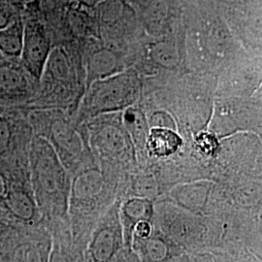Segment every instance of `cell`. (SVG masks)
<instances>
[{
    "label": "cell",
    "mask_w": 262,
    "mask_h": 262,
    "mask_svg": "<svg viewBox=\"0 0 262 262\" xmlns=\"http://www.w3.org/2000/svg\"><path fill=\"white\" fill-rule=\"evenodd\" d=\"M107 187L103 171L88 167L76 174L70 183L69 205L76 208L92 207L105 192Z\"/></svg>",
    "instance_id": "52a82bcc"
},
{
    "label": "cell",
    "mask_w": 262,
    "mask_h": 262,
    "mask_svg": "<svg viewBox=\"0 0 262 262\" xmlns=\"http://www.w3.org/2000/svg\"><path fill=\"white\" fill-rule=\"evenodd\" d=\"M131 251L136 254L140 262H169L176 257L178 248L158 228L149 238L132 240Z\"/></svg>",
    "instance_id": "ba28073f"
},
{
    "label": "cell",
    "mask_w": 262,
    "mask_h": 262,
    "mask_svg": "<svg viewBox=\"0 0 262 262\" xmlns=\"http://www.w3.org/2000/svg\"><path fill=\"white\" fill-rule=\"evenodd\" d=\"M19 19L21 18L18 10L13 7L7 0H0V30L12 26Z\"/></svg>",
    "instance_id": "7402d4cb"
},
{
    "label": "cell",
    "mask_w": 262,
    "mask_h": 262,
    "mask_svg": "<svg viewBox=\"0 0 262 262\" xmlns=\"http://www.w3.org/2000/svg\"><path fill=\"white\" fill-rule=\"evenodd\" d=\"M210 187L208 183H193L176 188L172 192V196L178 202L182 209L190 212L201 211L209 195Z\"/></svg>",
    "instance_id": "5bb4252c"
},
{
    "label": "cell",
    "mask_w": 262,
    "mask_h": 262,
    "mask_svg": "<svg viewBox=\"0 0 262 262\" xmlns=\"http://www.w3.org/2000/svg\"><path fill=\"white\" fill-rule=\"evenodd\" d=\"M159 217V230L180 249L204 248L208 245L204 227L184 209L164 205Z\"/></svg>",
    "instance_id": "277c9868"
},
{
    "label": "cell",
    "mask_w": 262,
    "mask_h": 262,
    "mask_svg": "<svg viewBox=\"0 0 262 262\" xmlns=\"http://www.w3.org/2000/svg\"><path fill=\"white\" fill-rule=\"evenodd\" d=\"M194 145L196 150L203 156L214 158L219 152L220 140L215 133L209 131H201L197 133L194 138Z\"/></svg>",
    "instance_id": "ac0fdd59"
},
{
    "label": "cell",
    "mask_w": 262,
    "mask_h": 262,
    "mask_svg": "<svg viewBox=\"0 0 262 262\" xmlns=\"http://www.w3.org/2000/svg\"><path fill=\"white\" fill-rule=\"evenodd\" d=\"M77 260L78 259L67 253L61 246L52 243L47 262H77Z\"/></svg>",
    "instance_id": "d4e9b609"
},
{
    "label": "cell",
    "mask_w": 262,
    "mask_h": 262,
    "mask_svg": "<svg viewBox=\"0 0 262 262\" xmlns=\"http://www.w3.org/2000/svg\"><path fill=\"white\" fill-rule=\"evenodd\" d=\"M122 126L128 134L135 150L145 152L150 125L144 112L133 106L125 109L122 116Z\"/></svg>",
    "instance_id": "4fadbf2b"
},
{
    "label": "cell",
    "mask_w": 262,
    "mask_h": 262,
    "mask_svg": "<svg viewBox=\"0 0 262 262\" xmlns=\"http://www.w3.org/2000/svg\"><path fill=\"white\" fill-rule=\"evenodd\" d=\"M155 228H156V227L154 226L152 222L142 221L140 223H138L137 225L134 226V228H133V230H132L131 242H132V240H135V239L142 240V239L149 238L150 235L154 233Z\"/></svg>",
    "instance_id": "484cf974"
},
{
    "label": "cell",
    "mask_w": 262,
    "mask_h": 262,
    "mask_svg": "<svg viewBox=\"0 0 262 262\" xmlns=\"http://www.w3.org/2000/svg\"><path fill=\"white\" fill-rule=\"evenodd\" d=\"M46 69H50L51 74L56 80L66 81L69 77V66L66 56L60 55V53L56 52L49 56Z\"/></svg>",
    "instance_id": "d6986e66"
},
{
    "label": "cell",
    "mask_w": 262,
    "mask_h": 262,
    "mask_svg": "<svg viewBox=\"0 0 262 262\" xmlns=\"http://www.w3.org/2000/svg\"><path fill=\"white\" fill-rule=\"evenodd\" d=\"M110 262H140V260L131 249L123 248Z\"/></svg>",
    "instance_id": "4316f807"
},
{
    "label": "cell",
    "mask_w": 262,
    "mask_h": 262,
    "mask_svg": "<svg viewBox=\"0 0 262 262\" xmlns=\"http://www.w3.org/2000/svg\"><path fill=\"white\" fill-rule=\"evenodd\" d=\"M62 163L77 159L83 151V140L79 134L66 124H56L51 131V139H47Z\"/></svg>",
    "instance_id": "7c38bea8"
},
{
    "label": "cell",
    "mask_w": 262,
    "mask_h": 262,
    "mask_svg": "<svg viewBox=\"0 0 262 262\" xmlns=\"http://www.w3.org/2000/svg\"><path fill=\"white\" fill-rule=\"evenodd\" d=\"M84 1H88V2H93L94 0H84Z\"/></svg>",
    "instance_id": "f546056e"
},
{
    "label": "cell",
    "mask_w": 262,
    "mask_h": 262,
    "mask_svg": "<svg viewBox=\"0 0 262 262\" xmlns=\"http://www.w3.org/2000/svg\"><path fill=\"white\" fill-rule=\"evenodd\" d=\"M1 207L13 217L24 223H31L38 215V207L34 194L25 187L11 186L7 196Z\"/></svg>",
    "instance_id": "30bf717a"
},
{
    "label": "cell",
    "mask_w": 262,
    "mask_h": 262,
    "mask_svg": "<svg viewBox=\"0 0 262 262\" xmlns=\"http://www.w3.org/2000/svg\"><path fill=\"white\" fill-rule=\"evenodd\" d=\"M52 243L49 246L31 245L24 250L19 262H47Z\"/></svg>",
    "instance_id": "44dd1931"
},
{
    "label": "cell",
    "mask_w": 262,
    "mask_h": 262,
    "mask_svg": "<svg viewBox=\"0 0 262 262\" xmlns=\"http://www.w3.org/2000/svg\"><path fill=\"white\" fill-rule=\"evenodd\" d=\"M7 1L18 11L19 9H33V8H36L39 4V0H7Z\"/></svg>",
    "instance_id": "83f0119b"
},
{
    "label": "cell",
    "mask_w": 262,
    "mask_h": 262,
    "mask_svg": "<svg viewBox=\"0 0 262 262\" xmlns=\"http://www.w3.org/2000/svg\"><path fill=\"white\" fill-rule=\"evenodd\" d=\"M123 248L125 246L120 203L115 202L93 232L88 246L89 259L91 262H110Z\"/></svg>",
    "instance_id": "3957f363"
},
{
    "label": "cell",
    "mask_w": 262,
    "mask_h": 262,
    "mask_svg": "<svg viewBox=\"0 0 262 262\" xmlns=\"http://www.w3.org/2000/svg\"><path fill=\"white\" fill-rule=\"evenodd\" d=\"M31 179L38 207L63 214L69 206L70 181L66 165L44 137L32 141L29 150Z\"/></svg>",
    "instance_id": "6da1fadb"
},
{
    "label": "cell",
    "mask_w": 262,
    "mask_h": 262,
    "mask_svg": "<svg viewBox=\"0 0 262 262\" xmlns=\"http://www.w3.org/2000/svg\"><path fill=\"white\" fill-rule=\"evenodd\" d=\"M155 205L147 197L134 196L120 204V219L124 236V246L130 249L131 236L134 226L142 221L152 222Z\"/></svg>",
    "instance_id": "9c48e42d"
},
{
    "label": "cell",
    "mask_w": 262,
    "mask_h": 262,
    "mask_svg": "<svg viewBox=\"0 0 262 262\" xmlns=\"http://www.w3.org/2000/svg\"><path fill=\"white\" fill-rule=\"evenodd\" d=\"M51 42L44 26L38 21L25 24L20 60L24 70L34 80L40 81L45 72Z\"/></svg>",
    "instance_id": "8992f818"
},
{
    "label": "cell",
    "mask_w": 262,
    "mask_h": 262,
    "mask_svg": "<svg viewBox=\"0 0 262 262\" xmlns=\"http://www.w3.org/2000/svg\"><path fill=\"white\" fill-rule=\"evenodd\" d=\"M11 186L12 185L10 184V180L6 176V174L4 172L0 171V206H1L2 202L4 201L5 197L7 196Z\"/></svg>",
    "instance_id": "f1b7e54d"
},
{
    "label": "cell",
    "mask_w": 262,
    "mask_h": 262,
    "mask_svg": "<svg viewBox=\"0 0 262 262\" xmlns=\"http://www.w3.org/2000/svg\"><path fill=\"white\" fill-rule=\"evenodd\" d=\"M148 122L150 127H161L169 128L177 131V125L171 116L165 112L154 113L150 118L148 119Z\"/></svg>",
    "instance_id": "cb8c5ba5"
},
{
    "label": "cell",
    "mask_w": 262,
    "mask_h": 262,
    "mask_svg": "<svg viewBox=\"0 0 262 262\" xmlns=\"http://www.w3.org/2000/svg\"><path fill=\"white\" fill-rule=\"evenodd\" d=\"M89 142L95 154L110 162H129L136 157V150L128 134L123 126L114 122L93 124Z\"/></svg>",
    "instance_id": "5b68a950"
},
{
    "label": "cell",
    "mask_w": 262,
    "mask_h": 262,
    "mask_svg": "<svg viewBox=\"0 0 262 262\" xmlns=\"http://www.w3.org/2000/svg\"><path fill=\"white\" fill-rule=\"evenodd\" d=\"M141 84L133 72L95 80L84 98V112L91 117L122 111L133 106L140 95Z\"/></svg>",
    "instance_id": "7a4b0ae2"
},
{
    "label": "cell",
    "mask_w": 262,
    "mask_h": 262,
    "mask_svg": "<svg viewBox=\"0 0 262 262\" xmlns=\"http://www.w3.org/2000/svg\"><path fill=\"white\" fill-rule=\"evenodd\" d=\"M169 43L158 44L154 50V56L157 62L165 67H174L178 63V56H176V51L171 48Z\"/></svg>",
    "instance_id": "ffe728a7"
},
{
    "label": "cell",
    "mask_w": 262,
    "mask_h": 262,
    "mask_svg": "<svg viewBox=\"0 0 262 262\" xmlns=\"http://www.w3.org/2000/svg\"><path fill=\"white\" fill-rule=\"evenodd\" d=\"M25 23L19 19L5 29L0 30V55L19 58L24 43Z\"/></svg>",
    "instance_id": "2e32d148"
},
{
    "label": "cell",
    "mask_w": 262,
    "mask_h": 262,
    "mask_svg": "<svg viewBox=\"0 0 262 262\" xmlns=\"http://www.w3.org/2000/svg\"><path fill=\"white\" fill-rule=\"evenodd\" d=\"M214 262H261V258L247 248H229L215 253Z\"/></svg>",
    "instance_id": "e0dca14e"
},
{
    "label": "cell",
    "mask_w": 262,
    "mask_h": 262,
    "mask_svg": "<svg viewBox=\"0 0 262 262\" xmlns=\"http://www.w3.org/2000/svg\"><path fill=\"white\" fill-rule=\"evenodd\" d=\"M28 81L26 71L10 62L0 63V94L19 96L26 94Z\"/></svg>",
    "instance_id": "9a60e30c"
},
{
    "label": "cell",
    "mask_w": 262,
    "mask_h": 262,
    "mask_svg": "<svg viewBox=\"0 0 262 262\" xmlns=\"http://www.w3.org/2000/svg\"><path fill=\"white\" fill-rule=\"evenodd\" d=\"M183 138L178 131L150 127L145 145V152L152 158L166 159L177 154L183 146Z\"/></svg>",
    "instance_id": "8fae6325"
},
{
    "label": "cell",
    "mask_w": 262,
    "mask_h": 262,
    "mask_svg": "<svg viewBox=\"0 0 262 262\" xmlns=\"http://www.w3.org/2000/svg\"><path fill=\"white\" fill-rule=\"evenodd\" d=\"M13 128L8 120L0 118V158L8 154L13 143Z\"/></svg>",
    "instance_id": "603a6c76"
}]
</instances>
